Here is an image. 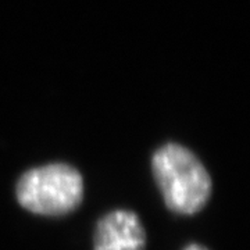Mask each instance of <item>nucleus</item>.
<instances>
[{
    "instance_id": "nucleus-3",
    "label": "nucleus",
    "mask_w": 250,
    "mask_h": 250,
    "mask_svg": "<svg viewBox=\"0 0 250 250\" xmlns=\"http://www.w3.org/2000/svg\"><path fill=\"white\" fill-rule=\"evenodd\" d=\"M146 233L139 217L128 210H114L96 224L93 250H145Z\"/></svg>"
},
{
    "instance_id": "nucleus-4",
    "label": "nucleus",
    "mask_w": 250,
    "mask_h": 250,
    "mask_svg": "<svg viewBox=\"0 0 250 250\" xmlns=\"http://www.w3.org/2000/svg\"><path fill=\"white\" fill-rule=\"evenodd\" d=\"M184 250H208L206 249L205 246H202V245H197V243H192V245H189L187 246Z\"/></svg>"
},
{
    "instance_id": "nucleus-1",
    "label": "nucleus",
    "mask_w": 250,
    "mask_h": 250,
    "mask_svg": "<svg viewBox=\"0 0 250 250\" xmlns=\"http://www.w3.org/2000/svg\"><path fill=\"white\" fill-rule=\"evenodd\" d=\"M152 172L167 208L175 214H196L211 196V178L203 163L182 145L159 147L152 157Z\"/></svg>"
},
{
    "instance_id": "nucleus-2",
    "label": "nucleus",
    "mask_w": 250,
    "mask_h": 250,
    "mask_svg": "<svg viewBox=\"0 0 250 250\" xmlns=\"http://www.w3.org/2000/svg\"><path fill=\"white\" fill-rule=\"evenodd\" d=\"M16 197L29 213L62 217L75 211L83 200V179L67 163H52L25 171L16 184Z\"/></svg>"
}]
</instances>
